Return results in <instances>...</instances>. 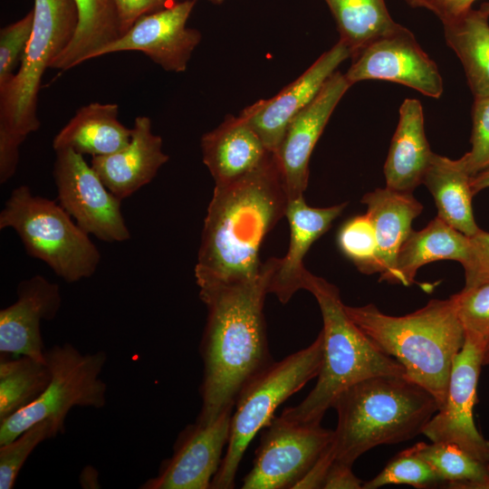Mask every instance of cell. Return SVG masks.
Returning a JSON list of instances; mask_svg holds the SVG:
<instances>
[{
  "label": "cell",
  "instance_id": "6da1fadb",
  "mask_svg": "<svg viewBox=\"0 0 489 489\" xmlns=\"http://www.w3.org/2000/svg\"><path fill=\"white\" fill-rule=\"evenodd\" d=\"M270 273L268 259L254 278L197 283L207 310L200 344L204 375L197 423L210 424L233 409L242 388L273 361L264 315Z\"/></svg>",
  "mask_w": 489,
  "mask_h": 489
},
{
  "label": "cell",
  "instance_id": "7a4b0ae2",
  "mask_svg": "<svg viewBox=\"0 0 489 489\" xmlns=\"http://www.w3.org/2000/svg\"><path fill=\"white\" fill-rule=\"evenodd\" d=\"M288 202L274 154L248 175L215 185L195 268L197 283L258 276L261 244L285 216Z\"/></svg>",
  "mask_w": 489,
  "mask_h": 489
},
{
  "label": "cell",
  "instance_id": "3957f363",
  "mask_svg": "<svg viewBox=\"0 0 489 489\" xmlns=\"http://www.w3.org/2000/svg\"><path fill=\"white\" fill-rule=\"evenodd\" d=\"M344 307L376 347L396 360L405 376L428 390L442 408L454 359L465 340L454 298L431 300L404 316L388 315L373 303Z\"/></svg>",
  "mask_w": 489,
  "mask_h": 489
},
{
  "label": "cell",
  "instance_id": "277c9868",
  "mask_svg": "<svg viewBox=\"0 0 489 489\" xmlns=\"http://www.w3.org/2000/svg\"><path fill=\"white\" fill-rule=\"evenodd\" d=\"M333 408L338 422L330 453L333 461L353 465L375 446L422 434L439 405L428 390L406 376L379 375L345 389Z\"/></svg>",
  "mask_w": 489,
  "mask_h": 489
},
{
  "label": "cell",
  "instance_id": "5b68a950",
  "mask_svg": "<svg viewBox=\"0 0 489 489\" xmlns=\"http://www.w3.org/2000/svg\"><path fill=\"white\" fill-rule=\"evenodd\" d=\"M304 290L315 297L322 316V364L312 391L297 406L285 408L282 416L302 423H321L348 388L375 376H405V370L351 321L334 284L309 272Z\"/></svg>",
  "mask_w": 489,
  "mask_h": 489
},
{
  "label": "cell",
  "instance_id": "8992f818",
  "mask_svg": "<svg viewBox=\"0 0 489 489\" xmlns=\"http://www.w3.org/2000/svg\"><path fill=\"white\" fill-rule=\"evenodd\" d=\"M12 228L26 253L44 262L67 283L91 277L101 254L90 238L56 201L15 187L0 213V229Z\"/></svg>",
  "mask_w": 489,
  "mask_h": 489
},
{
  "label": "cell",
  "instance_id": "52a82bcc",
  "mask_svg": "<svg viewBox=\"0 0 489 489\" xmlns=\"http://www.w3.org/2000/svg\"><path fill=\"white\" fill-rule=\"evenodd\" d=\"M323 359L321 331L308 347L269 366L240 390L232 413L229 439L211 488L231 489L244 454L258 431L273 419L276 408L316 378Z\"/></svg>",
  "mask_w": 489,
  "mask_h": 489
},
{
  "label": "cell",
  "instance_id": "ba28073f",
  "mask_svg": "<svg viewBox=\"0 0 489 489\" xmlns=\"http://www.w3.org/2000/svg\"><path fill=\"white\" fill-rule=\"evenodd\" d=\"M34 28L18 72L0 87V138L20 144L40 128L37 101L44 71L74 37L73 0H34Z\"/></svg>",
  "mask_w": 489,
  "mask_h": 489
},
{
  "label": "cell",
  "instance_id": "9c48e42d",
  "mask_svg": "<svg viewBox=\"0 0 489 489\" xmlns=\"http://www.w3.org/2000/svg\"><path fill=\"white\" fill-rule=\"evenodd\" d=\"M44 357L51 380L37 399L0 422V446L43 420L52 421L62 434L65 417L72 408H101L106 405L107 385L100 378L106 352L83 354L64 343L46 350Z\"/></svg>",
  "mask_w": 489,
  "mask_h": 489
},
{
  "label": "cell",
  "instance_id": "30bf717a",
  "mask_svg": "<svg viewBox=\"0 0 489 489\" xmlns=\"http://www.w3.org/2000/svg\"><path fill=\"white\" fill-rule=\"evenodd\" d=\"M244 489H294L331 445L333 430L321 423L273 417L264 427Z\"/></svg>",
  "mask_w": 489,
  "mask_h": 489
},
{
  "label": "cell",
  "instance_id": "8fae6325",
  "mask_svg": "<svg viewBox=\"0 0 489 489\" xmlns=\"http://www.w3.org/2000/svg\"><path fill=\"white\" fill-rule=\"evenodd\" d=\"M53 179L59 204L87 234L109 243L130 238L121 199L112 194L82 154L55 151Z\"/></svg>",
  "mask_w": 489,
  "mask_h": 489
},
{
  "label": "cell",
  "instance_id": "7c38bea8",
  "mask_svg": "<svg viewBox=\"0 0 489 489\" xmlns=\"http://www.w3.org/2000/svg\"><path fill=\"white\" fill-rule=\"evenodd\" d=\"M484 352L481 344L465 336L453 361L445 404L422 434L431 442L454 444L471 456L489 463V440L480 434L473 416Z\"/></svg>",
  "mask_w": 489,
  "mask_h": 489
},
{
  "label": "cell",
  "instance_id": "4fadbf2b",
  "mask_svg": "<svg viewBox=\"0 0 489 489\" xmlns=\"http://www.w3.org/2000/svg\"><path fill=\"white\" fill-rule=\"evenodd\" d=\"M351 58L352 63L344 74L351 85L365 80H383L435 99L443 93V79L436 62L404 26L371 42Z\"/></svg>",
  "mask_w": 489,
  "mask_h": 489
},
{
  "label": "cell",
  "instance_id": "5bb4252c",
  "mask_svg": "<svg viewBox=\"0 0 489 489\" xmlns=\"http://www.w3.org/2000/svg\"><path fill=\"white\" fill-rule=\"evenodd\" d=\"M197 0L176 2L159 11L139 17L116 41L95 52L91 59L124 51H139L168 72L187 70L199 31L187 27Z\"/></svg>",
  "mask_w": 489,
  "mask_h": 489
},
{
  "label": "cell",
  "instance_id": "9a60e30c",
  "mask_svg": "<svg viewBox=\"0 0 489 489\" xmlns=\"http://www.w3.org/2000/svg\"><path fill=\"white\" fill-rule=\"evenodd\" d=\"M233 409L220 414L210 424L187 426L178 436L171 457L142 489H208L217 473L227 446Z\"/></svg>",
  "mask_w": 489,
  "mask_h": 489
},
{
  "label": "cell",
  "instance_id": "2e32d148",
  "mask_svg": "<svg viewBox=\"0 0 489 489\" xmlns=\"http://www.w3.org/2000/svg\"><path fill=\"white\" fill-rule=\"evenodd\" d=\"M351 84L336 71L318 95L288 124L274 153L290 200L303 196L312 152L337 104Z\"/></svg>",
  "mask_w": 489,
  "mask_h": 489
},
{
  "label": "cell",
  "instance_id": "e0dca14e",
  "mask_svg": "<svg viewBox=\"0 0 489 489\" xmlns=\"http://www.w3.org/2000/svg\"><path fill=\"white\" fill-rule=\"evenodd\" d=\"M349 57L350 49L339 41L278 94L248 106L240 116L274 154L292 118L318 95L338 66Z\"/></svg>",
  "mask_w": 489,
  "mask_h": 489
},
{
  "label": "cell",
  "instance_id": "ac0fdd59",
  "mask_svg": "<svg viewBox=\"0 0 489 489\" xmlns=\"http://www.w3.org/2000/svg\"><path fill=\"white\" fill-rule=\"evenodd\" d=\"M16 293L0 311V351L45 362L41 322L53 320L62 306L59 285L36 274L20 282Z\"/></svg>",
  "mask_w": 489,
  "mask_h": 489
},
{
  "label": "cell",
  "instance_id": "d6986e66",
  "mask_svg": "<svg viewBox=\"0 0 489 489\" xmlns=\"http://www.w3.org/2000/svg\"><path fill=\"white\" fill-rule=\"evenodd\" d=\"M346 206L345 202L329 207H312L306 204L303 196L288 202L285 216L290 226V244L283 257L269 258L268 293L286 303L297 291L304 290L309 273L303 264L304 256Z\"/></svg>",
  "mask_w": 489,
  "mask_h": 489
},
{
  "label": "cell",
  "instance_id": "ffe728a7",
  "mask_svg": "<svg viewBox=\"0 0 489 489\" xmlns=\"http://www.w3.org/2000/svg\"><path fill=\"white\" fill-rule=\"evenodd\" d=\"M131 139L123 149L92 157L91 167L108 189L124 199L151 182L169 157L162 150V139L152 132L151 120H134Z\"/></svg>",
  "mask_w": 489,
  "mask_h": 489
},
{
  "label": "cell",
  "instance_id": "44dd1931",
  "mask_svg": "<svg viewBox=\"0 0 489 489\" xmlns=\"http://www.w3.org/2000/svg\"><path fill=\"white\" fill-rule=\"evenodd\" d=\"M200 147L215 185L248 175L273 154L240 115L228 116L217 128L204 134Z\"/></svg>",
  "mask_w": 489,
  "mask_h": 489
},
{
  "label": "cell",
  "instance_id": "7402d4cb",
  "mask_svg": "<svg viewBox=\"0 0 489 489\" xmlns=\"http://www.w3.org/2000/svg\"><path fill=\"white\" fill-rule=\"evenodd\" d=\"M433 154L425 133L421 102L406 99L399 108L398 123L383 168L386 187L412 193L422 184Z\"/></svg>",
  "mask_w": 489,
  "mask_h": 489
},
{
  "label": "cell",
  "instance_id": "603a6c76",
  "mask_svg": "<svg viewBox=\"0 0 489 489\" xmlns=\"http://www.w3.org/2000/svg\"><path fill=\"white\" fill-rule=\"evenodd\" d=\"M367 206L378 243L380 264L379 281L396 283L398 253L412 231L413 220L420 215L423 206L412 193L388 187L377 188L361 198Z\"/></svg>",
  "mask_w": 489,
  "mask_h": 489
},
{
  "label": "cell",
  "instance_id": "cb8c5ba5",
  "mask_svg": "<svg viewBox=\"0 0 489 489\" xmlns=\"http://www.w3.org/2000/svg\"><path fill=\"white\" fill-rule=\"evenodd\" d=\"M116 103L91 102L81 107L53 140L54 151L69 149L92 157L105 156L126 147L132 129L118 119Z\"/></svg>",
  "mask_w": 489,
  "mask_h": 489
},
{
  "label": "cell",
  "instance_id": "d4e9b609",
  "mask_svg": "<svg viewBox=\"0 0 489 489\" xmlns=\"http://www.w3.org/2000/svg\"><path fill=\"white\" fill-rule=\"evenodd\" d=\"M471 177L461 158L434 153L422 182L434 197L437 216L468 237L480 230L473 213Z\"/></svg>",
  "mask_w": 489,
  "mask_h": 489
},
{
  "label": "cell",
  "instance_id": "484cf974",
  "mask_svg": "<svg viewBox=\"0 0 489 489\" xmlns=\"http://www.w3.org/2000/svg\"><path fill=\"white\" fill-rule=\"evenodd\" d=\"M470 237L436 216L425 228L412 230L401 245L396 260V283L410 285L417 270L440 260L464 265L470 255Z\"/></svg>",
  "mask_w": 489,
  "mask_h": 489
},
{
  "label": "cell",
  "instance_id": "4316f807",
  "mask_svg": "<svg viewBox=\"0 0 489 489\" xmlns=\"http://www.w3.org/2000/svg\"><path fill=\"white\" fill-rule=\"evenodd\" d=\"M488 18L471 8L443 23L446 42L461 61L475 99L489 96Z\"/></svg>",
  "mask_w": 489,
  "mask_h": 489
},
{
  "label": "cell",
  "instance_id": "83f0119b",
  "mask_svg": "<svg viewBox=\"0 0 489 489\" xmlns=\"http://www.w3.org/2000/svg\"><path fill=\"white\" fill-rule=\"evenodd\" d=\"M79 21L74 37L57 56L50 69L70 70L91 59L101 48L121 35L118 11L114 0H73Z\"/></svg>",
  "mask_w": 489,
  "mask_h": 489
},
{
  "label": "cell",
  "instance_id": "f1b7e54d",
  "mask_svg": "<svg viewBox=\"0 0 489 489\" xmlns=\"http://www.w3.org/2000/svg\"><path fill=\"white\" fill-rule=\"evenodd\" d=\"M337 24L340 41L350 57L371 42L402 27L388 13L385 0H324Z\"/></svg>",
  "mask_w": 489,
  "mask_h": 489
},
{
  "label": "cell",
  "instance_id": "f546056e",
  "mask_svg": "<svg viewBox=\"0 0 489 489\" xmlns=\"http://www.w3.org/2000/svg\"><path fill=\"white\" fill-rule=\"evenodd\" d=\"M408 450L426 460L446 488L489 489V463L471 456L454 444L420 442Z\"/></svg>",
  "mask_w": 489,
  "mask_h": 489
},
{
  "label": "cell",
  "instance_id": "4dcf8cb0",
  "mask_svg": "<svg viewBox=\"0 0 489 489\" xmlns=\"http://www.w3.org/2000/svg\"><path fill=\"white\" fill-rule=\"evenodd\" d=\"M50 380L46 362L29 356L1 360L0 422L37 399Z\"/></svg>",
  "mask_w": 489,
  "mask_h": 489
},
{
  "label": "cell",
  "instance_id": "1f68e13d",
  "mask_svg": "<svg viewBox=\"0 0 489 489\" xmlns=\"http://www.w3.org/2000/svg\"><path fill=\"white\" fill-rule=\"evenodd\" d=\"M337 244L360 273H380L376 233L367 213L353 216L342 224L337 234Z\"/></svg>",
  "mask_w": 489,
  "mask_h": 489
},
{
  "label": "cell",
  "instance_id": "d6a6232c",
  "mask_svg": "<svg viewBox=\"0 0 489 489\" xmlns=\"http://www.w3.org/2000/svg\"><path fill=\"white\" fill-rule=\"evenodd\" d=\"M388 484H408L417 489L444 487L433 467L408 448L393 457L379 475L364 483L362 489H377Z\"/></svg>",
  "mask_w": 489,
  "mask_h": 489
},
{
  "label": "cell",
  "instance_id": "836d02e7",
  "mask_svg": "<svg viewBox=\"0 0 489 489\" xmlns=\"http://www.w3.org/2000/svg\"><path fill=\"white\" fill-rule=\"evenodd\" d=\"M60 433L49 420L40 421L9 443L0 446V488L12 489L18 474L34 448Z\"/></svg>",
  "mask_w": 489,
  "mask_h": 489
},
{
  "label": "cell",
  "instance_id": "e575fe53",
  "mask_svg": "<svg viewBox=\"0 0 489 489\" xmlns=\"http://www.w3.org/2000/svg\"><path fill=\"white\" fill-rule=\"evenodd\" d=\"M452 297L465 336L485 350L489 347V283L464 287Z\"/></svg>",
  "mask_w": 489,
  "mask_h": 489
},
{
  "label": "cell",
  "instance_id": "d590c367",
  "mask_svg": "<svg viewBox=\"0 0 489 489\" xmlns=\"http://www.w3.org/2000/svg\"><path fill=\"white\" fill-rule=\"evenodd\" d=\"M34 10L20 20L3 27L0 31V87L14 75L21 62L34 28Z\"/></svg>",
  "mask_w": 489,
  "mask_h": 489
},
{
  "label": "cell",
  "instance_id": "8d00e7d4",
  "mask_svg": "<svg viewBox=\"0 0 489 489\" xmlns=\"http://www.w3.org/2000/svg\"><path fill=\"white\" fill-rule=\"evenodd\" d=\"M472 121L471 149L461 158L473 177L489 167V96L475 99Z\"/></svg>",
  "mask_w": 489,
  "mask_h": 489
},
{
  "label": "cell",
  "instance_id": "74e56055",
  "mask_svg": "<svg viewBox=\"0 0 489 489\" xmlns=\"http://www.w3.org/2000/svg\"><path fill=\"white\" fill-rule=\"evenodd\" d=\"M470 242V255L463 265L465 288L489 283V233L480 229Z\"/></svg>",
  "mask_w": 489,
  "mask_h": 489
},
{
  "label": "cell",
  "instance_id": "f35d334b",
  "mask_svg": "<svg viewBox=\"0 0 489 489\" xmlns=\"http://www.w3.org/2000/svg\"><path fill=\"white\" fill-rule=\"evenodd\" d=\"M118 11L121 35L125 34L141 16L149 14L170 5L177 0H114ZM120 35V36H121Z\"/></svg>",
  "mask_w": 489,
  "mask_h": 489
},
{
  "label": "cell",
  "instance_id": "ab89813d",
  "mask_svg": "<svg viewBox=\"0 0 489 489\" xmlns=\"http://www.w3.org/2000/svg\"><path fill=\"white\" fill-rule=\"evenodd\" d=\"M414 8H425L443 23L451 20L472 8L475 0H405Z\"/></svg>",
  "mask_w": 489,
  "mask_h": 489
},
{
  "label": "cell",
  "instance_id": "60d3db41",
  "mask_svg": "<svg viewBox=\"0 0 489 489\" xmlns=\"http://www.w3.org/2000/svg\"><path fill=\"white\" fill-rule=\"evenodd\" d=\"M364 482L356 476L352 465L333 461L331 465L321 488L323 489H362Z\"/></svg>",
  "mask_w": 489,
  "mask_h": 489
},
{
  "label": "cell",
  "instance_id": "b9f144b4",
  "mask_svg": "<svg viewBox=\"0 0 489 489\" xmlns=\"http://www.w3.org/2000/svg\"><path fill=\"white\" fill-rule=\"evenodd\" d=\"M98 477V471L94 467L87 465L81 474L80 482L83 488H98L100 487Z\"/></svg>",
  "mask_w": 489,
  "mask_h": 489
},
{
  "label": "cell",
  "instance_id": "7bdbcfd3",
  "mask_svg": "<svg viewBox=\"0 0 489 489\" xmlns=\"http://www.w3.org/2000/svg\"><path fill=\"white\" fill-rule=\"evenodd\" d=\"M471 187L474 196L489 187V167L471 177Z\"/></svg>",
  "mask_w": 489,
  "mask_h": 489
},
{
  "label": "cell",
  "instance_id": "ee69618b",
  "mask_svg": "<svg viewBox=\"0 0 489 489\" xmlns=\"http://www.w3.org/2000/svg\"><path fill=\"white\" fill-rule=\"evenodd\" d=\"M489 364V347L484 350V356H483V365H488Z\"/></svg>",
  "mask_w": 489,
  "mask_h": 489
},
{
  "label": "cell",
  "instance_id": "f6af8a7d",
  "mask_svg": "<svg viewBox=\"0 0 489 489\" xmlns=\"http://www.w3.org/2000/svg\"><path fill=\"white\" fill-rule=\"evenodd\" d=\"M480 10L489 15V2L481 5Z\"/></svg>",
  "mask_w": 489,
  "mask_h": 489
},
{
  "label": "cell",
  "instance_id": "bcb514c9",
  "mask_svg": "<svg viewBox=\"0 0 489 489\" xmlns=\"http://www.w3.org/2000/svg\"><path fill=\"white\" fill-rule=\"evenodd\" d=\"M211 2L213 3H216V4H219L221 3L223 0H210Z\"/></svg>",
  "mask_w": 489,
  "mask_h": 489
}]
</instances>
